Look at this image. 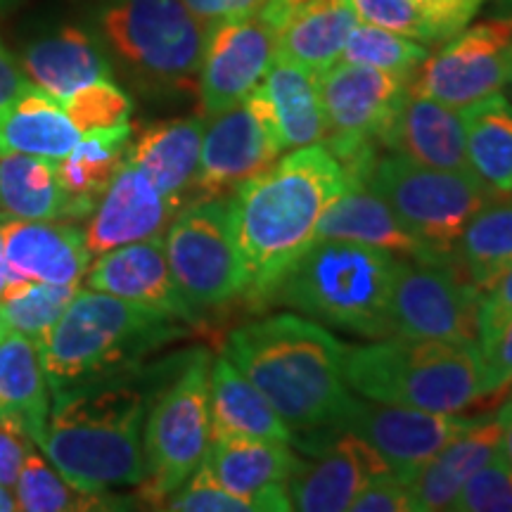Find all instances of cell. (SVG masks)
Listing matches in <instances>:
<instances>
[{
    "label": "cell",
    "instance_id": "6da1fadb",
    "mask_svg": "<svg viewBox=\"0 0 512 512\" xmlns=\"http://www.w3.org/2000/svg\"><path fill=\"white\" fill-rule=\"evenodd\" d=\"M349 188L335 155L313 143L278 157L230 195V223L249 302H268L283 275L318 240L325 211Z\"/></svg>",
    "mask_w": 512,
    "mask_h": 512
},
{
    "label": "cell",
    "instance_id": "7a4b0ae2",
    "mask_svg": "<svg viewBox=\"0 0 512 512\" xmlns=\"http://www.w3.org/2000/svg\"><path fill=\"white\" fill-rule=\"evenodd\" d=\"M226 356L292 432L330 430L351 399L347 347L311 318L278 313L233 330Z\"/></svg>",
    "mask_w": 512,
    "mask_h": 512
},
{
    "label": "cell",
    "instance_id": "3957f363",
    "mask_svg": "<svg viewBox=\"0 0 512 512\" xmlns=\"http://www.w3.org/2000/svg\"><path fill=\"white\" fill-rule=\"evenodd\" d=\"M147 406L150 394L119 373L53 389L46 432L36 446L81 491L140 486Z\"/></svg>",
    "mask_w": 512,
    "mask_h": 512
},
{
    "label": "cell",
    "instance_id": "277c9868",
    "mask_svg": "<svg viewBox=\"0 0 512 512\" xmlns=\"http://www.w3.org/2000/svg\"><path fill=\"white\" fill-rule=\"evenodd\" d=\"M399 256L347 240H316L283 275L268 302L354 335L389 337V304Z\"/></svg>",
    "mask_w": 512,
    "mask_h": 512
},
{
    "label": "cell",
    "instance_id": "5b68a950",
    "mask_svg": "<svg viewBox=\"0 0 512 512\" xmlns=\"http://www.w3.org/2000/svg\"><path fill=\"white\" fill-rule=\"evenodd\" d=\"M183 320L98 290L74 299L38 344L50 389L117 375L181 335Z\"/></svg>",
    "mask_w": 512,
    "mask_h": 512
},
{
    "label": "cell",
    "instance_id": "8992f818",
    "mask_svg": "<svg viewBox=\"0 0 512 512\" xmlns=\"http://www.w3.org/2000/svg\"><path fill=\"white\" fill-rule=\"evenodd\" d=\"M344 377L363 399L434 413H460L484 396L477 342L384 337L347 349Z\"/></svg>",
    "mask_w": 512,
    "mask_h": 512
},
{
    "label": "cell",
    "instance_id": "52a82bcc",
    "mask_svg": "<svg viewBox=\"0 0 512 512\" xmlns=\"http://www.w3.org/2000/svg\"><path fill=\"white\" fill-rule=\"evenodd\" d=\"M105 53L152 98L197 93L209 29L185 0H95Z\"/></svg>",
    "mask_w": 512,
    "mask_h": 512
},
{
    "label": "cell",
    "instance_id": "ba28073f",
    "mask_svg": "<svg viewBox=\"0 0 512 512\" xmlns=\"http://www.w3.org/2000/svg\"><path fill=\"white\" fill-rule=\"evenodd\" d=\"M363 185L392 207L415 238L448 261L456 259V245L472 216L498 197L475 171L434 169L394 152L373 159Z\"/></svg>",
    "mask_w": 512,
    "mask_h": 512
},
{
    "label": "cell",
    "instance_id": "9c48e42d",
    "mask_svg": "<svg viewBox=\"0 0 512 512\" xmlns=\"http://www.w3.org/2000/svg\"><path fill=\"white\" fill-rule=\"evenodd\" d=\"M209 363L204 351L188 356L174 380L150 399L143 427L145 477L140 498L162 505L195 475L211 446Z\"/></svg>",
    "mask_w": 512,
    "mask_h": 512
},
{
    "label": "cell",
    "instance_id": "30bf717a",
    "mask_svg": "<svg viewBox=\"0 0 512 512\" xmlns=\"http://www.w3.org/2000/svg\"><path fill=\"white\" fill-rule=\"evenodd\" d=\"M325 112V147L347 171L351 185H363L377 157L375 147L406 100L411 79L339 60L318 76Z\"/></svg>",
    "mask_w": 512,
    "mask_h": 512
},
{
    "label": "cell",
    "instance_id": "8fae6325",
    "mask_svg": "<svg viewBox=\"0 0 512 512\" xmlns=\"http://www.w3.org/2000/svg\"><path fill=\"white\" fill-rule=\"evenodd\" d=\"M164 249L178 290L195 311L245 294V266L235 245L228 200H195L176 214Z\"/></svg>",
    "mask_w": 512,
    "mask_h": 512
},
{
    "label": "cell",
    "instance_id": "7c38bea8",
    "mask_svg": "<svg viewBox=\"0 0 512 512\" xmlns=\"http://www.w3.org/2000/svg\"><path fill=\"white\" fill-rule=\"evenodd\" d=\"M283 152L271 100L259 86L235 107L207 119L192 195L197 200H223L266 171Z\"/></svg>",
    "mask_w": 512,
    "mask_h": 512
},
{
    "label": "cell",
    "instance_id": "4fadbf2b",
    "mask_svg": "<svg viewBox=\"0 0 512 512\" xmlns=\"http://www.w3.org/2000/svg\"><path fill=\"white\" fill-rule=\"evenodd\" d=\"M482 294L453 261H403L389 304V337L477 342Z\"/></svg>",
    "mask_w": 512,
    "mask_h": 512
},
{
    "label": "cell",
    "instance_id": "5bb4252c",
    "mask_svg": "<svg viewBox=\"0 0 512 512\" xmlns=\"http://www.w3.org/2000/svg\"><path fill=\"white\" fill-rule=\"evenodd\" d=\"M512 76V17L460 29L427 55L411 79V93L463 107L501 93Z\"/></svg>",
    "mask_w": 512,
    "mask_h": 512
},
{
    "label": "cell",
    "instance_id": "9a60e30c",
    "mask_svg": "<svg viewBox=\"0 0 512 512\" xmlns=\"http://www.w3.org/2000/svg\"><path fill=\"white\" fill-rule=\"evenodd\" d=\"M475 420L458 413L420 411L351 396L330 430L356 434L380 453L396 477L408 484L448 441L465 432Z\"/></svg>",
    "mask_w": 512,
    "mask_h": 512
},
{
    "label": "cell",
    "instance_id": "2e32d148",
    "mask_svg": "<svg viewBox=\"0 0 512 512\" xmlns=\"http://www.w3.org/2000/svg\"><path fill=\"white\" fill-rule=\"evenodd\" d=\"M278 55V36L264 12L209 29L197 95L202 117L230 110L261 86Z\"/></svg>",
    "mask_w": 512,
    "mask_h": 512
},
{
    "label": "cell",
    "instance_id": "e0dca14e",
    "mask_svg": "<svg viewBox=\"0 0 512 512\" xmlns=\"http://www.w3.org/2000/svg\"><path fill=\"white\" fill-rule=\"evenodd\" d=\"M335 432V439L313 444L309 463L299 460L287 479L292 510L344 512L370 479L389 472L380 453L351 432Z\"/></svg>",
    "mask_w": 512,
    "mask_h": 512
},
{
    "label": "cell",
    "instance_id": "ac0fdd59",
    "mask_svg": "<svg viewBox=\"0 0 512 512\" xmlns=\"http://www.w3.org/2000/svg\"><path fill=\"white\" fill-rule=\"evenodd\" d=\"M183 207L164 195L136 164L124 157L117 176L88 216L83 238L93 256L164 235Z\"/></svg>",
    "mask_w": 512,
    "mask_h": 512
},
{
    "label": "cell",
    "instance_id": "d6986e66",
    "mask_svg": "<svg viewBox=\"0 0 512 512\" xmlns=\"http://www.w3.org/2000/svg\"><path fill=\"white\" fill-rule=\"evenodd\" d=\"M297 463L285 441L216 437L200 470L230 494L256 503L259 512H287L292 505L285 484Z\"/></svg>",
    "mask_w": 512,
    "mask_h": 512
},
{
    "label": "cell",
    "instance_id": "ffe728a7",
    "mask_svg": "<svg viewBox=\"0 0 512 512\" xmlns=\"http://www.w3.org/2000/svg\"><path fill=\"white\" fill-rule=\"evenodd\" d=\"M83 283L112 297L164 311L183 323H195L197 311L185 302L171 275L164 235L110 249L91 261Z\"/></svg>",
    "mask_w": 512,
    "mask_h": 512
},
{
    "label": "cell",
    "instance_id": "44dd1931",
    "mask_svg": "<svg viewBox=\"0 0 512 512\" xmlns=\"http://www.w3.org/2000/svg\"><path fill=\"white\" fill-rule=\"evenodd\" d=\"M0 242L12 280L81 285L93 261L83 230L69 221H24L3 216Z\"/></svg>",
    "mask_w": 512,
    "mask_h": 512
},
{
    "label": "cell",
    "instance_id": "7402d4cb",
    "mask_svg": "<svg viewBox=\"0 0 512 512\" xmlns=\"http://www.w3.org/2000/svg\"><path fill=\"white\" fill-rule=\"evenodd\" d=\"M261 12L278 36V55L325 74L339 62L358 24L349 0H268Z\"/></svg>",
    "mask_w": 512,
    "mask_h": 512
},
{
    "label": "cell",
    "instance_id": "603a6c76",
    "mask_svg": "<svg viewBox=\"0 0 512 512\" xmlns=\"http://www.w3.org/2000/svg\"><path fill=\"white\" fill-rule=\"evenodd\" d=\"M380 145L415 164L448 171H472L467 162L463 114L444 102L411 93V88L399 112L384 128Z\"/></svg>",
    "mask_w": 512,
    "mask_h": 512
},
{
    "label": "cell",
    "instance_id": "cb8c5ba5",
    "mask_svg": "<svg viewBox=\"0 0 512 512\" xmlns=\"http://www.w3.org/2000/svg\"><path fill=\"white\" fill-rule=\"evenodd\" d=\"M19 64L34 86L60 102L88 83L114 76L110 55L98 38L72 24L29 41L19 55Z\"/></svg>",
    "mask_w": 512,
    "mask_h": 512
},
{
    "label": "cell",
    "instance_id": "d4e9b609",
    "mask_svg": "<svg viewBox=\"0 0 512 512\" xmlns=\"http://www.w3.org/2000/svg\"><path fill=\"white\" fill-rule=\"evenodd\" d=\"M318 240L358 242L406 261H448L415 238L392 207L366 185H351L342 197L332 202L318 226Z\"/></svg>",
    "mask_w": 512,
    "mask_h": 512
},
{
    "label": "cell",
    "instance_id": "484cf974",
    "mask_svg": "<svg viewBox=\"0 0 512 512\" xmlns=\"http://www.w3.org/2000/svg\"><path fill=\"white\" fill-rule=\"evenodd\" d=\"M204 126V117L159 121L128 143L126 159L136 164L169 200L185 207L200 169Z\"/></svg>",
    "mask_w": 512,
    "mask_h": 512
},
{
    "label": "cell",
    "instance_id": "4316f807",
    "mask_svg": "<svg viewBox=\"0 0 512 512\" xmlns=\"http://www.w3.org/2000/svg\"><path fill=\"white\" fill-rule=\"evenodd\" d=\"M501 451V422L498 415L477 418L451 439L422 470L408 482L415 512H437L451 508L467 479Z\"/></svg>",
    "mask_w": 512,
    "mask_h": 512
},
{
    "label": "cell",
    "instance_id": "83f0119b",
    "mask_svg": "<svg viewBox=\"0 0 512 512\" xmlns=\"http://www.w3.org/2000/svg\"><path fill=\"white\" fill-rule=\"evenodd\" d=\"M211 439L252 437L292 444L294 432L278 411L230 358L223 354L209 363Z\"/></svg>",
    "mask_w": 512,
    "mask_h": 512
},
{
    "label": "cell",
    "instance_id": "f1b7e54d",
    "mask_svg": "<svg viewBox=\"0 0 512 512\" xmlns=\"http://www.w3.org/2000/svg\"><path fill=\"white\" fill-rule=\"evenodd\" d=\"M48 413L50 384L38 347L29 337L8 332L0 342V422L38 444Z\"/></svg>",
    "mask_w": 512,
    "mask_h": 512
},
{
    "label": "cell",
    "instance_id": "f546056e",
    "mask_svg": "<svg viewBox=\"0 0 512 512\" xmlns=\"http://www.w3.org/2000/svg\"><path fill=\"white\" fill-rule=\"evenodd\" d=\"M81 136L79 126L69 119L60 100L34 83L0 110V157L29 155L60 162L74 150Z\"/></svg>",
    "mask_w": 512,
    "mask_h": 512
},
{
    "label": "cell",
    "instance_id": "4dcf8cb0",
    "mask_svg": "<svg viewBox=\"0 0 512 512\" xmlns=\"http://www.w3.org/2000/svg\"><path fill=\"white\" fill-rule=\"evenodd\" d=\"M131 124L86 131L67 157L57 162V176L67 195L64 221L88 219L95 204L124 164Z\"/></svg>",
    "mask_w": 512,
    "mask_h": 512
},
{
    "label": "cell",
    "instance_id": "1f68e13d",
    "mask_svg": "<svg viewBox=\"0 0 512 512\" xmlns=\"http://www.w3.org/2000/svg\"><path fill=\"white\" fill-rule=\"evenodd\" d=\"M268 100H271L275 124L285 150L323 143L325 112L320 100L318 74L302 64L275 55L268 74L261 81Z\"/></svg>",
    "mask_w": 512,
    "mask_h": 512
},
{
    "label": "cell",
    "instance_id": "d6a6232c",
    "mask_svg": "<svg viewBox=\"0 0 512 512\" xmlns=\"http://www.w3.org/2000/svg\"><path fill=\"white\" fill-rule=\"evenodd\" d=\"M470 169L496 195H512V105L503 93L460 110Z\"/></svg>",
    "mask_w": 512,
    "mask_h": 512
},
{
    "label": "cell",
    "instance_id": "836d02e7",
    "mask_svg": "<svg viewBox=\"0 0 512 512\" xmlns=\"http://www.w3.org/2000/svg\"><path fill=\"white\" fill-rule=\"evenodd\" d=\"M456 266L479 294L512 266V195L494 197L472 216L456 245Z\"/></svg>",
    "mask_w": 512,
    "mask_h": 512
},
{
    "label": "cell",
    "instance_id": "e575fe53",
    "mask_svg": "<svg viewBox=\"0 0 512 512\" xmlns=\"http://www.w3.org/2000/svg\"><path fill=\"white\" fill-rule=\"evenodd\" d=\"M0 214L24 221H64L67 195L55 159L0 157Z\"/></svg>",
    "mask_w": 512,
    "mask_h": 512
},
{
    "label": "cell",
    "instance_id": "d590c367",
    "mask_svg": "<svg viewBox=\"0 0 512 512\" xmlns=\"http://www.w3.org/2000/svg\"><path fill=\"white\" fill-rule=\"evenodd\" d=\"M17 508L27 512H74V510H107L114 498L110 494H91L76 489L55 470L53 463L31 448L24 460L15 486Z\"/></svg>",
    "mask_w": 512,
    "mask_h": 512
},
{
    "label": "cell",
    "instance_id": "8d00e7d4",
    "mask_svg": "<svg viewBox=\"0 0 512 512\" xmlns=\"http://www.w3.org/2000/svg\"><path fill=\"white\" fill-rule=\"evenodd\" d=\"M76 290L79 285L10 280V285L0 294V318L5 320L10 332L29 337L38 347L72 302Z\"/></svg>",
    "mask_w": 512,
    "mask_h": 512
},
{
    "label": "cell",
    "instance_id": "74e56055",
    "mask_svg": "<svg viewBox=\"0 0 512 512\" xmlns=\"http://www.w3.org/2000/svg\"><path fill=\"white\" fill-rule=\"evenodd\" d=\"M427 55H430V48L425 43L358 22L349 34L339 60L366 64V67L382 69V72L403 76V79H413Z\"/></svg>",
    "mask_w": 512,
    "mask_h": 512
},
{
    "label": "cell",
    "instance_id": "f35d334b",
    "mask_svg": "<svg viewBox=\"0 0 512 512\" xmlns=\"http://www.w3.org/2000/svg\"><path fill=\"white\" fill-rule=\"evenodd\" d=\"M60 105L81 133L128 124V117L133 112V100L112 79L88 83L69 95L67 100H62Z\"/></svg>",
    "mask_w": 512,
    "mask_h": 512
},
{
    "label": "cell",
    "instance_id": "ab89813d",
    "mask_svg": "<svg viewBox=\"0 0 512 512\" xmlns=\"http://www.w3.org/2000/svg\"><path fill=\"white\" fill-rule=\"evenodd\" d=\"M453 512H512V465L498 451L482 470L467 479L453 498Z\"/></svg>",
    "mask_w": 512,
    "mask_h": 512
},
{
    "label": "cell",
    "instance_id": "60d3db41",
    "mask_svg": "<svg viewBox=\"0 0 512 512\" xmlns=\"http://www.w3.org/2000/svg\"><path fill=\"white\" fill-rule=\"evenodd\" d=\"M349 3L356 10L358 22L363 24L394 31V34L425 43V46L446 41L444 34L415 8L411 0H349Z\"/></svg>",
    "mask_w": 512,
    "mask_h": 512
},
{
    "label": "cell",
    "instance_id": "b9f144b4",
    "mask_svg": "<svg viewBox=\"0 0 512 512\" xmlns=\"http://www.w3.org/2000/svg\"><path fill=\"white\" fill-rule=\"evenodd\" d=\"M162 508L176 512H259L256 503L230 494L200 467L181 489L166 498Z\"/></svg>",
    "mask_w": 512,
    "mask_h": 512
},
{
    "label": "cell",
    "instance_id": "7bdbcfd3",
    "mask_svg": "<svg viewBox=\"0 0 512 512\" xmlns=\"http://www.w3.org/2000/svg\"><path fill=\"white\" fill-rule=\"evenodd\" d=\"M351 512H415L411 489L392 470L382 472L363 486L351 503Z\"/></svg>",
    "mask_w": 512,
    "mask_h": 512
},
{
    "label": "cell",
    "instance_id": "ee69618b",
    "mask_svg": "<svg viewBox=\"0 0 512 512\" xmlns=\"http://www.w3.org/2000/svg\"><path fill=\"white\" fill-rule=\"evenodd\" d=\"M482 389L498 394L512 384V318L482 349Z\"/></svg>",
    "mask_w": 512,
    "mask_h": 512
},
{
    "label": "cell",
    "instance_id": "f6af8a7d",
    "mask_svg": "<svg viewBox=\"0 0 512 512\" xmlns=\"http://www.w3.org/2000/svg\"><path fill=\"white\" fill-rule=\"evenodd\" d=\"M512 318V266L498 283L482 294L477 316V344L479 349L491 342V337Z\"/></svg>",
    "mask_w": 512,
    "mask_h": 512
},
{
    "label": "cell",
    "instance_id": "bcb514c9",
    "mask_svg": "<svg viewBox=\"0 0 512 512\" xmlns=\"http://www.w3.org/2000/svg\"><path fill=\"white\" fill-rule=\"evenodd\" d=\"M411 3L430 19L448 41L477 17L486 0H411Z\"/></svg>",
    "mask_w": 512,
    "mask_h": 512
},
{
    "label": "cell",
    "instance_id": "7dc6e473",
    "mask_svg": "<svg viewBox=\"0 0 512 512\" xmlns=\"http://www.w3.org/2000/svg\"><path fill=\"white\" fill-rule=\"evenodd\" d=\"M268 0H185V5L192 10L207 29L219 27L223 22H233V19L252 17L259 12Z\"/></svg>",
    "mask_w": 512,
    "mask_h": 512
},
{
    "label": "cell",
    "instance_id": "c3c4849f",
    "mask_svg": "<svg viewBox=\"0 0 512 512\" xmlns=\"http://www.w3.org/2000/svg\"><path fill=\"white\" fill-rule=\"evenodd\" d=\"M31 446L34 444L29 439H24L22 434L0 422V484L15 486Z\"/></svg>",
    "mask_w": 512,
    "mask_h": 512
},
{
    "label": "cell",
    "instance_id": "681fc988",
    "mask_svg": "<svg viewBox=\"0 0 512 512\" xmlns=\"http://www.w3.org/2000/svg\"><path fill=\"white\" fill-rule=\"evenodd\" d=\"M29 86L31 81L27 79V74H24L22 64H19L17 57L10 53L8 46L3 43V38H0V110L8 107L10 102Z\"/></svg>",
    "mask_w": 512,
    "mask_h": 512
},
{
    "label": "cell",
    "instance_id": "f907efd6",
    "mask_svg": "<svg viewBox=\"0 0 512 512\" xmlns=\"http://www.w3.org/2000/svg\"><path fill=\"white\" fill-rule=\"evenodd\" d=\"M496 415H498V422H501V453L503 458L512 465V394Z\"/></svg>",
    "mask_w": 512,
    "mask_h": 512
},
{
    "label": "cell",
    "instance_id": "816d5d0a",
    "mask_svg": "<svg viewBox=\"0 0 512 512\" xmlns=\"http://www.w3.org/2000/svg\"><path fill=\"white\" fill-rule=\"evenodd\" d=\"M10 489H12V486L0 484V512H12V510H19V508H17L15 491H10Z\"/></svg>",
    "mask_w": 512,
    "mask_h": 512
},
{
    "label": "cell",
    "instance_id": "f5cc1de1",
    "mask_svg": "<svg viewBox=\"0 0 512 512\" xmlns=\"http://www.w3.org/2000/svg\"><path fill=\"white\" fill-rule=\"evenodd\" d=\"M12 275H10V268H8V261H5V254H3V242H0V294L5 292V287L10 285Z\"/></svg>",
    "mask_w": 512,
    "mask_h": 512
},
{
    "label": "cell",
    "instance_id": "db71d44e",
    "mask_svg": "<svg viewBox=\"0 0 512 512\" xmlns=\"http://www.w3.org/2000/svg\"><path fill=\"white\" fill-rule=\"evenodd\" d=\"M19 0H0V12H8L10 8H15Z\"/></svg>",
    "mask_w": 512,
    "mask_h": 512
},
{
    "label": "cell",
    "instance_id": "11a10c76",
    "mask_svg": "<svg viewBox=\"0 0 512 512\" xmlns=\"http://www.w3.org/2000/svg\"><path fill=\"white\" fill-rule=\"evenodd\" d=\"M8 332H10V328H8V325H5V320L0 318V342H3V339L8 337Z\"/></svg>",
    "mask_w": 512,
    "mask_h": 512
},
{
    "label": "cell",
    "instance_id": "9f6ffc18",
    "mask_svg": "<svg viewBox=\"0 0 512 512\" xmlns=\"http://www.w3.org/2000/svg\"><path fill=\"white\" fill-rule=\"evenodd\" d=\"M505 86H508V91H510V98L508 100H510V105H512V76H510V81L505 83Z\"/></svg>",
    "mask_w": 512,
    "mask_h": 512
},
{
    "label": "cell",
    "instance_id": "6f0895ef",
    "mask_svg": "<svg viewBox=\"0 0 512 512\" xmlns=\"http://www.w3.org/2000/svg\"><path fill=\"white\" fill-rule=\"evenodd\" d=\"M0 219H3V214H0Z\"/></svg>",
    "mask_w": 512,
    "mask_h": 512
}]
</instances>
